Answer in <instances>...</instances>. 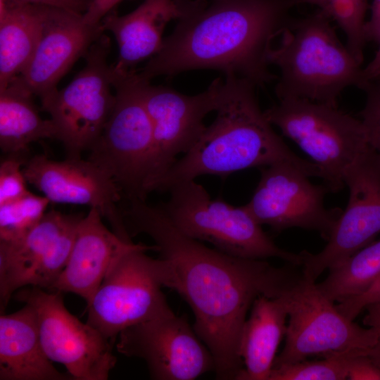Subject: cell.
<instances>
[{"instance_id": "obj_1", "label": "cell", "mask_w": 380, "mask_h": 380, "mask_svg": "<svg viewBox=\"0 0 380 380\" xmlns=\"http://www.w3.org/2000/svg\"><path fill=\"white\" fill-rule=\"evenodd\" d=\"M129 236L145 234L167 263L166 287L191 308L194 329L210 350L218 379H236L243 365L239 348L242 328L260 296H284L303 279L291 264L232 256L180 232L161 208L132 198L122 210Z\"/></svg>"}, {"instance_id": "obj_2", "label": "cell", "mask_w": 380, "mask_h": 380, "mask_svg": "<svg viewBox=\"0 0 380 380\" xmlns=\"http://www.w3.org/2000/svg\"><path fill=\"white\" fill-rule=\"evenodd\" d=\"M290 0H213L178 20L160 51L139 71L158 76L212 69L263 87L277 79L267 53L289 21Z\"/></svg>"}, {"instance_id": "obj_3", "label": "cell", "mask_w": 380, "mask_h": 380, "mask_svg": "<svg viewBox=\"0 0 380 380\" xmlns=\"http://www.w3.org/2000/svg\"><path fill=\"white\" fill-rule=\"evenodd\" d=\"M256 88L246 79L225 77L214 121L158 181L154 191H168L176 184L204 175L226 177L283 161L313 170L320 177L317 166L294 153L274 132L259 106Z\"/></svg>"}, {"instance_id": "obj_4", "label": "cell", "mask_w": 380, "mask_h": 380, "mask_svg": "<svg viewBox=\"0 0 380 380\" xmlns=\"http://www.w3.org/2000/svg\"><path fill=\"white\" fill-rule=\"evenodd\" d=\"M332 20L322 11L289 20L279 40L267 53L279 75L278 100L303 99L337 106L346 89L365 84L361 63L339 39Z\"/></svg>"}, {"instance_id": "obj_5", "label": "cell", "mask_w": 380, "mask_h": 380, "mask_svg": "<svg viewBox=\"0 0 380 380\" xmlns=\"http://www.w3.org/2000/svg\"><path fill=\"white\" fill-rule=\"evenodd\" d=\"M167 202L159 205L172 223L185 235L212 244L226 254L248 259L277 258L301 266V253L277 246L245 205L236 207L212 199L195 179L173 185Z\"/></svg>"}, {"instance_id": "obj_6", "label": "cell", "mask_w": 380, "mask_h": 380, "mask_svg": "<svg viewBox=\"0 0 380 380\" xmlns=\"http://www.w3.org/2000/svg\"><path fill=\"white\" fill-rule=\"evenodd\" d=\"M141 81L135 70L113 68L115 103L87 158L113 177L127 200H146L153 167V127Z\"/></svg>"}, {"instance_id": "obj_7", "label": "cell", "mask_w": 380, "mask_h": 380, "mask_svg": "<svg viewBox=\"0 0 380 380\" xmlns=\"http://www.w3.org/2000/svg\"><path fill=\"white\" fill-rule=\"evenodd\" d=\"M264 113L317 166L329 192L345 187L346 171L369 147L362 120L337 106L285 99Z\"/></svg>"}, {"instance_id": "obj_8", "label": "cell", "mask_w": 380, "mask_h": 380, "mask_svg": "<svg viewBox=\"0 0 380 380\" xmlns=\"http://www.w3.org/2000/svg\"><path fill=\"white\" fill-rule=\"evenodd\" d=\"M156 246L139 245L118 256L87 303V322L115 343L125 329L153 318L169 306L162 291L167 263L146 252Z\"/></svg>"}, {"instance_id": "obj_9", "label": "cell", "mask_w": 380, "mask_h": 380, "mask_svg": "<svg viewBox=\"0 0 380 380\" xmlns=\"http://www.w3.org/2000/svg\"><path fill=\"white\" fill-rule=\"evenodd\" d=\"M287 300L285 344L273 367L312 356L367 353L378 341V328L362 327L348 319L321 293L316 282L304 275L287 294Z\"/></svg>"}, {"instance_id": "obj_10", "label": "cell", "mask_w": 380, "mask_h": 380, "mask_svg": "<svg viewBox=\"0 0 380 380\" xmlns=\"http://www.w3.org/2000/svg\"><path fill=\"white\" fill-rule=\"evenodd\" d=\"M109 38L102 34L84 58V68L64 88L44 103L66 157L80 158L99 137L115 103L112 65L108 63Z\"/></svg>"}, {"instance_id": "obj_11", "label": "cell", "mask_w": 380, "mask_h": 380, "mask_svg": "<svg viewBox=\"0 0 380 380\" xmlns=\"http://www.w3.org/2000/svg\"><path fill=\"white\" fill-rule=\"evenodd\" d=\"M36 313L41 343L48 357L63 365L76 380H106L115 366L114 342L65 306L61 292L27 286L13 294Z\"/></svg>"}, {"instance_id": "obj_12", "label": "cell", "mask_w": 380, "mask_h": 380, "mask_svg": "<svg viewBox=\"0 0 380 380\" xmlns=\"http://www.w3.org/2000/svg\"><path fill=\"white\" fill-rule=\"evenodd\" d=\"M319 174L294 163L283 161L261 167L260 181L245 205L260 225L274 232L298 227L318 232L327 240L341 215L338 208H326V185L312 184Z\"/></svg>"}, {"instance_id": "obj_13", "label": "cell", "mask_w": 380, "mask_h": 380, "mask_svg": "<svg viewBox=\"0 0 380 380\" xmlns=\"http://www.w3.org/2000/svg\"><path fill=\"white\" fill-rule=\"evenodd\" d=\"M82 217L50 210L20 240L0 242L1 312L22 288L52 289L67 264Z\"/></svg>"}, {"instance_id": "obj_14", "label": "cell", "mask_w": 380, "mask_h": 380, "mask_svg": "<svg viewBox=\"0 0 380 380\" xmlns=\"http://www.w3.org/2000/svg\"><path fill=\"white\" fill-rule=\"evenodd\" d=\"M116 349L144 360L152 379L192 380L215 369L210 350L171 308L122 330Z\"/></svg>"}, {"instance_id": "obj_15", "label": "cell", "mask_w": 380, "mask_h": 380, "mask_svg": "<svg viewBox=\"0 0 380 380\" xmlns=\"http://www.w3.org/2000/svg\"><path fill=\"white\" fill-rule=\"evenodd\" d=\"M346 209L336 220L325 247L318 253L301 251L302 272L312 281L326 270L373 242L380 233V157L369 146L348 168Z\"/></svg>"}, {"instance_id": "obj_16", "label": "cell", "mask_w": 380, "mask_h": 380, "mask_svg": "<svg viewBox=\"0 0 380 380\" xmlns=\"http://www.w3.org/2000/svg\"><path fill=\"white\" fill-rule=\"evenodd\" d=\"M141 80V96L151 121L154 142L149 194L177 161V156L187 153L204 132V118L215 111L224 81L216 78L204 91L189 96Z\"/></svg>"}, {"instance_id": "obj_17", "label": "cell", "mask_w": 380, "mask_h": 380, "mask_svg": "<svg viewBox=\"0 0 380 380\" xmlns=\"http://www.w3.org/2000/svg\"><path fill=\"white\" fill-rule=\"evenodd\" d=\"M23 171L27 183L50 202L94 208L117 235L132 241L118 206L122 192L113 177L94 163L82 157L55 160L36 155L28 158Z\"/></svg>"}, {"instance_id": "obj_18", "label": "cell", "mask_w": 380, "mask_h": 380, "mask_svg": "<svg viewBox=\"0 0 380 380\" xmlns=\"http://www.w3.org/2000/svg\"><path fill=\"white\" fill-rule=\"evenodd\" d=\"M103 32L101 23H89L83 14L44 6L37 44L19 75L41 104L58 90L61 79Z\"/></svg>"}, {"instance_id": "obj_19", "label": "cell", "mask_w": 380, "mask_h": 380, "mask_svg": "<svg viewBox=\"0 0 380 380\" xmlns=\"http://www.w3.org/2000/svg\"><path fill=\"white\" fill-rule=\"evenodd\" d=\"M207 4L206 0H144L127 14L106 15L101 22L102 29L113 34L119 50L113 70H132L139 63L154 56L162 46L167 23L179 20Z\"/></svg>"}, {"instance_id": "obj_20", "label": "cell", "mask_w": 380, "mask_h": 380, "mask_svg": "<svg viewBox=\"0 0 380 380\" xmlns=\"http://www.w3.org/2000/svg\"><path fill=\"white\" fill-rule=\"evenodd\" d=\"M94 208L79 222L75 242L67 264L52 290L72 293L91 299L112 262L139 243L127 241L108 229Z\"/></svg>"}, {"instance_id": "obj_21", "label": "cell", "mask_w": 380, "mask_h": 380, "mask_svg": "<svg viewBox=\"0 0 380 380\" xmlns=\"http://www.w3.org/2000/svg\"><path fill=\"white\" fill-rule=\"evenodd\" d=\"M48 357L41 343L37 316L28 305L0 316V380H68Z\"/></svg>"}, {"instance_id": "obj_22", "label": "cell", "mask_w": 380, "mask_h": 380, "mask_svg": "<svg viewBox=\"0 0 380 380\" xmlns=\"http://www.w3.org/2000/svg\"><path fill=\"white\" fill-rule=\"evenodd\" d=\"M287 294L260 296L254 300L241 334L239 352L243 368L237 380H269L286 332Z\"/></svg>"}, {"instance_id": "obj_23", "label": "cell", "mask_w": 380, "mask_h": 380, "mask_svg": "<svg viewBox=\"0 0 380 380\" xmlns=\"http://www.w3.org/2000/svg\"><path fill=\"white\" fill-rule=\"evenodd\" d=\"M33 96L19 75L0 90V147L6 155L27 154L32 143L56 139L52 120L41 117Z\"/></svg>"}, {"instance_id": "obj_24", "label": "cell", "mask_w": 380, "mask_h": 380, "mask_svg": "<svg viewBox=\"0 0 380 380\" xmlns=\"http://www.w3.org/2000/svg\"><path fill=\"white\" fill-rule=\"evenodd\" d=\"M44 6L0 0V90L20 75L37 44Z\"/></svg>"}, {"instance_id": "obj_25", "label": "cell", "mask_w": 380, "mask_h": 380, "mask_svg": "<svg viewBox=\"0 0 380 380\" xmlns=\"http://www.w3.org/2000/svg\"><path fill=\"white\" fill-rule=\"evenodd\" d=\"M379 277L380 241H378L330 268L327 277L316 284L327 298L339 303L362 293Z\"/></svg>"}, {"instance_id": "obj_26", "label": "cell", "mask_w": 380, "mask_h": 380, "mask_svg": "<svg viewBox=\"0 0 380 380\" xmlns=\"http://www.w3.org/2000/svg\"><path fill=\"white\" fill-rule=\"evenodd\" d=\"M291 5L310 4L326 14L343 30L346 46L360 62L366 42L364 26L367 0H290Z\"/></svg>"}, {"instance_id": "obj_27", "label": "cell", "mask_w": 380, "mask_h": 380, "mask_svg": "<svg viewBox=\"0 0 380 380\" xmlns=\"http://www.w3.org/2000/svg\"><path fill=\"white\" fill-rule=\"evenodd\" d=\"M49 200L29 192L0 205V242L12 243L23 239L42 220Z\"/></svg>"}, {"instance_id": "obj_28", "label": "cell", "mask_w": 380, "mask_h": 380, "mask_svg": "<svg viewBox=\"0 0 380 380\" xmlns=\"http://www.w3.org/2000/svg\"><path fill=\"white\" fill-rule=\"evenodd\" d=\"M366 354V353H358ZM347 354L321 360H303L272 368L269 380H345L352 357Z\"/></svg>"}, {"instance_id": "obj_29", "label": "cell", "mask_w": 380, "mask_h": 380, "mask_svg": "<svg viewBox=\"0 0 380 380\" xmlns=\"http://www.w3.org/2000/svg\"><path fill=\"white\" fill-rule=\"evenodd\" d=\"M28 158L25 153L8 154L0 164V205L17 200L30 191L23 167Z\"/></svg>"}, {"instance_id": "obj_30", "label": "cell", "mask_w": 380, "mask_h": 380, "mask_svg": "<svg viewBox=\"0 0 380 380\" xmlns=\"http://www.w3.org/2000/svg\"><path fill=\"white\" fill-rule=\"evenodd\" d=\"M362 89L366 101L360 113L369 146L380 157V84L369 81Z\"/></svg>"}, {"instance_id": "obj_31", "label": "cell", "mask_w": 380, "mask_h": 380, "mask_svg": "<svg viewBox=\"0 0 380 380\" xmlns=\"http://www.w3.org/2000/svg\"><path fill=\"white\" fill-rule=\"evenodd\" d=\"M380 302V277L362 293L336 304L337 310L346 317L354 321L367 305Z\"/></svg>"}, {"instance_id": "obj_32", "label": "cell", "mask_w": 380, "mask_h": 380, "mask_svg": "<svg viewBox=\"0 0 380 380\" xmlns=\"http://www.w3.org/2000/svg\"><path fill=\"white\" fill-rule=\"evenodd\" d=\"M348 379L350 380H380L379 367L367 354L354 355L350 361Z\"/></svg>"}, {"instance_id": "obj_33", "label": "cell", "mask_w": 380, "mask_h": 380, "mask_svg": "<svg viewBox=\"0 0 380 380\" xmlns=\"http://www.w3.org/2000/svg\"><path fill=\"white\" fill-rule=\"evenodd\" d=\"M63 9L77 14H84L89 9L92 0H4Z\"/></svg>"}, {"instance_id": "obj_34", "label": "cell", "mask_w": 380, "mask_h": 380, "mask_svg": "<svg viewBox=\"0 0 380 380\" xmlns=\"http://www.w3.org/2000/svg\"><path fill=\"white\" fill-rule=\"evenodd\" d=\"M365 309L367 310V314L363 318L364 325L369 327H376L379 330L378 341L369 350L367 355L380 367V302L370 304Z\"/></svg>"}, {"instance_id": "obj_35", "label": "cell", "mask_w": 380, "mask_h": 380, "mask_svg": "<svg viewBox=\"0 0 380 380\" xmlns=\"http://www.w3.org/2000/svg\"><path fill=\"white\" fill-rule=\"evenodd\" d=\"M370 9L369 18L364 26L365 39L380 44V0H373Z\"/></svg>"}, {"instance_id": "obj_36", "label": "cell", "mask_w": 380, "mask_h": 380, "mask_svg": "<svg viewBox=\"0 0 380 380\" xmlns=\"http://www.w3.org/2000/svg\"><path fill=\"white\" fill-rule=\"evenodd\" d=\"M122 0H92L84 17L91 23H99L110 11Z\"/></svg>"}, {"instance_id": "obj_37", "label": "cell", "mask_w": 380, "mask_h": 380, "mask_svg": "<svg viewBox=\"0 0 380 380\" xmlns=\"http://www.w3.org/2000/svg\"><path fill=\"white\" fill-rule=\"evenodd\" d=\"M379 46V49L372 60L365 68H362V76L365 84L374 80L380 73V44Z\"/></svg>"}, {"instance_id": "obj_38", "label": "cell", "mask_w": 380, "mask_h": 380, "mask_svg": "<svg viewBox=\"0 0 380 380\" xmlns=\"http://www.w3.org/2000/svg\"><path fill=\"white\" fill-rule=\"evenodd\" d=\"M371 81L375 82L378 83L379 84H380V73L374 80Z\"/></svg>"}]
</instances>
